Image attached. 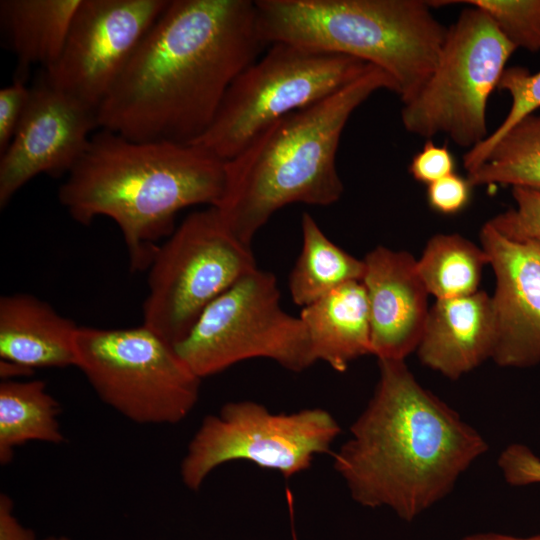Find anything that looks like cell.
<instances>
[{"label":"cell","instance_id":"6da1fadb","mask_svg":"<svg viewBox=\"0 0 540 540\" xmlns=\"http://www.w3.org/2000/svg\"><path fill=\"white\" fill-rule=\"evenodd\" d=\"M268 45L255 1L169 0L100 104L98 126L133 141L193 144Z\"/></svg>","mask_w":540,"mask_h":540},{"label":"cell","instance_id":"7a4b0ae2","mask_svg":"<svg viewBox=\"0 0 540 540\" xmlns=\"http://www.w3.org/2000/svg\"><path fill=\"white\" fill-rule=\"evenodd\" d=\"M378 366L373 395L333 453V468L355 502L411 522L448 496L489 445L404 360Z\"/></svg>","mask_w":540,"mask_h":540},{"label":"cell","instance_id":"3957f363","mask_svg":"<svg viewBox=\"0 0 540 540\" xmlns=\"http://www.w3.org/2000/svg\"><path fill=\"white\" fill-rule=\"evenodd\" d=\"M225 162L197 144L133 141L101 129L61 184L58 198L70 216L89 225L112 219L125 242L130 268L147 270L190 206L217 207Z\"/></svg>","mask_w":540,"mask_h":540},{"label":"cell","instance_id":"277c9868","mask_svg":"<svg viewBox=\"0 0 540 540\" xmlns=\"http://www.w3.org/2000/svg\"><path fill=\"white\" fill-rule=\"evenodd\" d=\"M379 90L396 93V85L372 65L333 95L279 119L225 162V190L216 208L236 238L251 246L272 215L289 204L328 206L341 198L336 154L342 132Z\"/></svg>","mask_w":540,"mask_h":540},{"label":"cell","instance_id":"5b68a950","mask_svg":"<svg viewBox=\"0 0 540 540\" xmlns=\"http://www.w3.org/2000/svg\"><path fill=\"white\" fill-rule=\"evenodd\" d=\"M264 40L356 58L385 71L402 103L434 70L447 28L425 0H258Z\"/></svg>","mask_w":540,"mask_h":540},{"label":"cell","instance_id":"8992f818","mask_svg":"<svg viewBox=\"0 0 540 540\" xmlns=\"http://www.w3.org/2000/svg\"><path fill=\"white\" fill-rule=\"evenodd\" d=\"M353 57L274 42L233 81L193 144L227 162L279 119L343 89L369 68Z\"/></svg>","mask_w":540,"mask_h":540},{"label":"cell","instance_id":"52a82bcc","mask_svg":"<svg viewBox=\"0 0 540 540\" xmlns=\"http://www.w3.org/2000/svg\"><path fill=\"white\" fill-rule=\"evenodd\" d=\"M516 50L484 11L463 9L447 28L434 70L403 103L404 128L427 140L446 135L468 150L483 142L489 97Z\"/></svg>","mask_w":540,"mask_h":540},{"label":"cell","instance_id":"ba28073f","mask_svg":"<svg viewBox=\"0 0 540 540\" xmlns=\"http://www.w3.org/2000/svg\"><path fill=\"white\" fill-rule=\"evenodd\" d=\"M76 367L99 398L139 424H175L199 399L200 381L174 346L145 325L79 326Z\"/></svg>","mask_w":540,"mask_h":540},{"label":"cell","instance_id":"9c48e42d","mask_svg":"<svg viewBox=\"0 0 540 540\" xmlns=\"http://www.w3.org/2000/svg\"><path fill=\"white\" fill-rule=\"evenodd\" d=\"M255 269L251 246L235 237L216 207L193 212L147 269L143 325L175 347L211 302Z\"/></svg>","mask_w":540,"mask_h":540},{"label":"cell","instance_id":"30bf717a","mask_svg":"<svg viewBox=\"0 0 540 540\" xmlns=\"http://www.w3.org/2000/svg\"><path fill=\"white\" fill-rule=\"evenodd\" d=\"M174 348L200 379L255 358L295 372L315 363L300 317L283 310L276 277L258 268L211 302Z\"/></svg>","mask_w":540,"mask_h":540},{"label":"cell","instance_id":"8fae6325","mask_svg":"<svg viewBox=\"0 0 540 540\" xmlns=\"http://www.w3.org/2000/svg\"><path fill=\"white\" fill-rule=\"evenodd\" d=\"M340 433L336 419L321 408L273 413L254 401L228 402L206 416L192 437L181 462V479L197 491L215 468L234 460L289 479L308 470L315 455L328 453Z\"/></svg>","mask_w":540,"mask_h":540},{"label":"cell","instance_id":"7c38bea8","mask_svg":"<svg viewBox=\"0 0 540 540\" xmlns=\"http://www.w3.org/2000/svg\"><path fill=\"white\" fill-rule=\"evenodd\" d=\"M169 0H81L49 83L98 110Z\"/></svg>","mask_w":540,"mask_h":540},{"label":"cell","instance_id":"4fadbf2b","mask_svg":"<svg viewBox=\"0 0 540 540\" xmlns=\"http://www.w3.org/2000/svg\"><path fill=\"white\" fill-rule=\"evenodd\" d=\"M96 127L97 110L56 88L43 75L30 87L18 128L0 154V207L40 174L67 175Z\"/></svg>","mask_w":540,"mask_h":540},{"label":"cell","instance_id":"5bb4252c","mask_svg":"<svg viewBox=\"0 0 540 540\" xmlns=\"http://www.w3.org/2000/svg\"><path fill=\"white\" fill-rule=\"evenodd\" d=\"M481 247L495 276L491 296L496 345L492 360L503 368L540 364V243L517 239L490 221L481 228Z\"/></svg>","mask_w":540,"mask_h":540},{"label":"cell","instance_id":"9a60e30c","mask_svg":"<svg viewBox=\"0 0 540 540\" xmlns=\"http://www.w3.org/2000/svg\"><path fill=\"white\" fill-rule=\"evenodd\" d=\"M371 355L404 360L417 350L429 313V293L407 251L377 246L363 258Z\"/></svg>","mask_w":540,"mask_h":540},{"label":"cell","instance_id":"2e32d148","mask_svg":"<svg viewBox=\"0 0 540 540\" xmlns=\"http://www.w3.org/2000/svg\"><path fill=\"white\" fill-rule=\"evenodd\" d=\"M495 345L492 299L479 290L436 300L416 352L422 365L457 380L492 359Z\"/></svg>","mask_w":540,"mask_h":540},{"label":"cell","instance_id":"e0dca14e","mask_svg":"<svg viewBox=\"0 0 540 540\" xmlns=\"http://www.w3.org/2000/svg\"><path fill=\"white\" fill-rule=\"evenodd\" d=\"M79 326L28 293L0 298V358L33 371L76 366Z\"/></svg>","mask_w":540,"mask_h":540},{"label":"cell","instance_id":"ac0fdd59","mask_svg":"<svg viewBox=\"0 0 540 540\" xmlns=\"http://www.w3.org/2000/svg\"><path fill=\"white\" fill-rule=\"evenodd\" d=\"M314 361L344 372L354 360L371 354V325L366 290L361 281L341 285L302 308Z\"/></svg>","mask_w":540,"mask_h":540},{"label":"cell","instance_id":"d6986e66","mask_svg":"<svg viewBox=\"0 0 540 540\" xmlns=\"http://www.w3.org/2000/svg\"><path fill=\"white\" fill-rule=\"evenodd\" d=\"M81 0H1L0 25L17 60L15 80L34 65H54Z\"/></svg>","mask_w":540,"mask_h":540},{"label":"cell","instance_id":"ffe728a7","mask_svg":"<svg viewBox=\"0 0 540 540\" xmlns=\"http://www.w3.org/2000/svg\"><path fill=\"white\" fill-rule=\"evenodd\" d=\"M302 248L289 276L293 302L302 308L343 284L361 281L363 259L333 243L308 213L301 218Z\"/></svg>","mask_w":540,"mask_h":540},{"label":"cell","instance_id":"44dd1931","mask_svg":"<svg viewBox=\"0 0 540 540\" xmlns=\"http://www.w3.org/2000/svg\"><path fill=\"white\" fill-rule=\"evenodd\" d=\"M59 403L41 380L0 384V462L12 460L14 448L28 441L61 443Z\"/></svg>","mask_w":540,"mask_h":540},{"label":"cell","instance_id":"7402d4cb","mask_svg":"<svg viewBox=\"0 0 540 540\" xmlns=\"http://www.w3.org/2000/svg\"><path fill=\"white\" fill-rule=\"evenodd\" d=\"M486 265L489 260L483 248L457 233L432 236L417 259L418 273L436 300L479 291Z\"/></svg>","mask_w":540,"mask_h":540},{"label":"cell","instance_id":"603a6c76","mask_svg":"<svg viewBox=\"0 0 540 540\" xmlns=\"http://www.w3.org/2000/svg\"><path fill=\"white\" fill-rule=\"evenodd\" d=\"M467 179L473 187L499 184L540 193V115L527 116L505 133Z\"/></svg>","mask_w":540,"mask_h":540},{"label":"cell","instance_id":"cb8c5ba5","mask_svg":"<svg viewBox=\"0 0 540 540\" xmlns=\"http://www.w3.org/2000/svg\"><path fill=\"white\" fill-rule=\"evenodd\" d=\"M497 89L510 95V109L500 125L483 142L463 155L462 161L467 173L481 164L490 148L505 133L540 108V71L533 74L521 66L506 67Z\"/></svg>","mask_w":540,"mask_h":540},{"label":"cell","instance_id":"d4e9b609","mask_svg":"<svg viewBox=\"0 0 540 540\" xmlns=\"http://www.w3.org/2000/svg\"><path fill=\"white\" fill-rule=\"evenodd\" d=\"M433 7L465 4L484 11L516 48L540 52V0H433Z\"/></svg>","mask_w":540,"mask_h":540},{"label":"cell","instance_id":"484cf974","mask_svg":"<svg viewBox=\"0 0 540 540\" xmlns=\"http://www.w3.org/2000/svg\"><path fill=\"white\" fill-rule=\"evenodd\" d=\"M515 206L489 220L499 231L517 239L540 243V193L512 188Z\"/></svg>","mask_w":540,"mask_h":540},{"label":"cell","instance_id":"4316f807","mask_svg":"<svg viewBox=\"0 0 540 540\" xmlns=\"http://www.w3.org/2000/svg\"><path fill=\"white\" fill-rule=\"evenodd\" d=\"M497 464L504 480L513 487L540 484V457L527 445H508L500 453Z\"/></svg>","mask_w":540,"mask_h":540},{"label":"cell","instance_id":"83f0119b","mask_svg":"<svg viewBox=\"0 0 540 540\" xmlns=\"http://www.w3.org/2000/svg\"><path fill=\"white\" fill-rule=\"evenodd\" d=\"M456 163L447 146L436 145L428 139L409 165V173L418 182L427 186L455 173Z\"/></svg>","mask_w":540,"mask_h":540},{"label":"cell","instance_id":"f1b7e54d","mask_svg":"<svg viewBox=\"0 0 540 540\" xmlns=\"http://www.w3.org/2000/svg\"><path fill=\"white\" fill-rule=\"evenodd\" d=\"M472 188L467 177L453 173L427 186V201L434 211L453 215L469 204Z\"/></svg>","mask_w":540,"mask_h":540},{"label":"cell","instance_id":"f546056e","mask_svg":"<svg viewBox=\"0 0 540 540\" xmlns=\"http://www.w3.org/2000/svg\"><path fill=\"white\" fill-rule=\"evenodd\" d=\"M30 88L24 81L14 82L0 90V154L9 146L28 103Z\"/></svg>","mask_w":540,"mask_h":540},{"label":"cell","instance_id":"4dcf8cb0","mask_svg":"<svg viewBox=\"0 0 540 540\" xmlns=\"http://www.w3.org/2000/svg\"><path fill=\"white\" fill-rule=\"evenodd\" d=\"M13 502L6 495L0 496V540H35L34 533L24 528L13 515Z\"/></svg>","mask_w":540,"mask_h":540},{"label":"cell","instance_id":"1f68e13d","mask_svg":"<svg viewBox=\"0 0 540 540\" xmlns=\"http://www.w3.org/2000/svg\"><path fill=\"white\" fill-rule=\"evenodd\" d=\"M460 540H540V533L527 537H517L500 533H477L463 537Z\"/></svg>","mask_w":540,"mask_h":540},{"label":"cell","instance_id":"d6a6232c","mask_svg":"<svg viewBox=\"0 0 540 540\" xmlns=\"http://www.w3.org/2000/svg\"><path fill=\"white\" fill-rule=\"evenodd\" d=\"M33 371L24 368L20 365L7 362V361H0V373L1 376L4 378V380H7V378L15 377V376H26L32 373Z\"/></svg>","mask_w":540,"mask_h":540},{"label":"cell","instance_id":"836d02e7","mask_svg":"<svg viewBox=\"0 0 540 540\" xmlns=\"http://www.w3.org/2000/svg\"><path fill=\"white\" fill-rule=\"evenodd\" d=\"M45 540H69V539L66 537H50Z\"/></svg>","mask_w":540,"mask_h":540}]
</instances>
